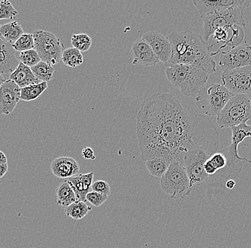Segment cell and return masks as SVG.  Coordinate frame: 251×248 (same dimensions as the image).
<instances>
[{
    "label": "cell",
    "mask_w": 251,
    "mask_h": 248,
    "mask_svg": "<svg viewBox=\"0 0 251 248\" xmlns=\"http://www.w3.org/2000/svg\"><path fill=\"white\" fill-rule=\"evenodd\" d=\"M83 158L85 160H94L96 159L95 155H94V150L91 147H85L82 150L81 152Z\"/></svg>",
    "instance_id": "obj_38"
},
{
    "label": "cell",
    "mask_w": 251,
    "mask_h": 248,
    "mask_svg": "<svg viewBox=\"0 0 251 248\" xmlns=\"http://www.w3.org/2000/svg\"><path fill=\"white\" fill-rule=\"evenodd\" d=\"M251 119V100L246 95H235L217 115L220 128H232Z\"/></svg>",
    "instance_id": "obj_5"
},
{
    "label": "cell",
    "mask_w": 251,
    "mask_h": 248,
    "mask_svg": "<svg viewBox=\"0 0 251 248\" xmlns=\"http://www.w3.org/2000/svg\"><path fill=\"white\" fill-rule=\"evenodd\" d=\"M211 156L207 150L199 147L188 152L183 158L182 165L193 187L200 186L208 181L209 176L204 170V165Z\"/></svg>",
    "instance_id": "obj_9"
},
{
    "label": "cell",
    "mask_w": 251,
    "mask_h": 248,
    "mask_svg": "<svg viewBox=\"0 0 251 248\" xmlns=\"http://www.w3.org/2000/svg\"><path fill=\"white\" fill-rule=\"evenodd\" d=\"M92 189L94 192L102 193L107 196H109L111 193L109 183L103 180H97L94 182L92 185Z\"/></svg>",
    "instance_id": "obj_36"
},
{
    "label": "cell",
    "mask_w": 251,
    "mask_h": 248,
    "mask_svg": "<svg viewBox=\"0 0 251 248\" xmlns=\"http://www.w3.org/2000/svg\"><path fill=\"white\" fill-rule=\"evenodd\" d=\"M9 78L20 88H24V87H27V86L42 83L34 76L30 67H26V65L21 63V62L19 64L15 71L10 74Z\"/></svg>",
    "instance_id": "obj_20"
},
{
    "label": "cell",
    "mask_w": 251,
    "mask_h": 248,
    "mask_svg": "<svg viewBox=\"0 0 251 248\" xmlns=\"http://www.w3.org/2000/svg\"><path fill=\"white\" fill-rule=\"evenodd\" d=\"M133 65L141 64L147 67H153L160 62L153 50L142 39H138L131 45Z\"/></svg>",
    "instance_id": "obj_16"
},
{
    "label": "cell",
    "mask_w": 251,
    "mask_h": 248,
    "mask_svg": "<svg viewBox=\"0 0 251 248\" xmlns=\"http://www.w3.org/2000/svg\"><path fill=\"white\" fill-rule=\"evenodd\" d=\"M76 197L73 189L67 180L62 182L56 190V203L59 206H70L76 202Z\"/></svg>",
    "instance_id": "obj_21"
},
{
    "label": "cell",
    "mask_w": 251,
    "mask_h": 248,
    "mask_svg": "<svg viewBox=\"0 0 251 248\" xmlns=\"http://www.w3.org/2000/svg\"><path fill=\"white\" fill-rule=\"evenodd\" d=\"M79 163L70 157H60L53 160L51 170L53 175L59 178H70L77 175Z\"/></svg>",
    "instance_id": "obj_17"
},
{
    "label": "cell",
    "mask_w": 251,
    "mask_h": 248,
    "mask_svg": "<svg viewBox=\"0 0 251 248\" xmlns=\"http://www.w3.org/2000/svg\"><path fill=\"white\" fill-rule=\"evenodd\" d=\"M171 163L164 159H151L146 161V166L148 169L149 173L152 176L156 177H162L166 172Z\"/></svg>",
    "instance_id": "obj_27"
},
{
    "label": "cell",
    "mask_w": 251,
    "mask_h": 248,
    "mask_svg": "<svg viewBox=\"0 0 251 248\" xmlns=\"http://www.w3.org/2000/svg\"><path fill=\"white\" fill-rule=\"evenodd\" d=\"M63 63L68 67L75 68L84 62V57L79 50L74 48L64 50L62 56Z\"/></svg>",
    "instance_id": "obj_28"
},
{
    "label": "cell",
    "mask_w": 251,
    "mask_h": 248,
    "mask_svg": "<svg viewBox=\"0 0 251 248\" xmlns=\"http://www.w3.org/2000/svg\"><path fill=\"white\" fill-rule=\"evenodd\" d=\"M31 71L34 76L40 82H50L54 77L55 70L51 64L41 61L34 67H31Z\"/></svg>",
    "instance_id": "obj_26"
},
{
    "label": "cell",
    "mask_w": 251,
    "mask_h": 248,
    "mask_svg": "<svg viewBox=\"0 0 251 248\" xmlns=\"http://www.w3.org/2000/svg\"><path fill=\"white\" fill-rule=\"evenodd\" d=\"M6 80L5 78L3 76L2 74L0 73V87H1L3 84L5 83Z\"/></svg>",
    "instance_id": "obj_42"
},
{
    "label": "cell",
    "mask_w": 251,
    "mask_h": 248,
    "mask_svg": "<svg viewBox=\"0 0 251 248\" xmlns=\"http://www.w3.org/2000/svg\"><path fill=\"white\" fill-rule=\"evenodd\" d=\"M136 118L144 161L158 158L182 163L186 153L199 147L211 155L219 150V132L209 117H191L172 94L158 92L145 99Z\"/></svg>",
    "instance_id": "obj_1"
},
{
    "label": "cell",
    "mask_w": 251,
    "mask_h": 248,
    "mask_svg": "<svg viewBox=\"0 0 251 248\" xmlns=\"http://www.w3.org/2000/svg\"><path fill=\"white\" fill-rule=\"evenodd\" d=\"M47 88L48 84L46 82L21 88V100L26 102L37 100Z\"/></svg>",
    "instance_id": "obj_25"
},
{
    "label": "cell",
    "mask_w": 251,
    "mask_h": 248,
    "mask_svg": "<svg viewBox=\"0 0 251 248\" xmlns=\"http://www.w3.org/2000/svg\"><path fill=\"white\" fill-rule=\"evenodd\" d=\"M6 164H8L7 156L4 152L0 150V165Z\"/></svg>",
    "instance_id": "obj_40"
},
{
    "label": "cell",
    "mask_w": 251,
    "mask_h": 248,
    "mask_svg": "<svg viewBox=\"0 0 251 248\" xmlns=\"http://www.w3.org/2000/svg\"><path fill=\"white\" fill-rule=\"evenodd\" d=\"M219 65L223 71L251 66V45L246 42L228 52H222L220 56Z\"/></svg>",
    "instance_id": "obj_11"
},
{
    "label": "cell",
    "mask_w": 251,
    "mask_h": 248,
    "mask_svg": "<svg viewBox=\"0 0 251 248\" xmlns=\"http://www.w3.org/2000/svg\"><path fill=\"white\" fill-rule=\"evenodd\" d=\"M161 189L171 199L184 198L193 188L182 163L174 160L160 181Z\"/></svg>",
    "instance_id": "obj_4"
},
{
    "label": "cell",
    "mask_w": 251,
    "mask_h": 248,
    "mask_svg": "<svg viewBox=\"0 0 251 248\" xmlns=\"http://www.w3.org/2000/svg\"><path fill=\"white\" fill-rule=\"evenodd\" d=\"M20 63L12 45L0 38V73L12 74Z\"/></svg>",
    "instance_id": "obj_18"
},
{
    "label": "cell",
    "mask_w": 251,
    "mask_h": 248,
    "mask_svg": "<svg viewBox=\"0 0 251 248\" xmlns=\"http://www.w3.org/2000/svg\"><path fill=\"white\" fill-rule=\"evenodd\" d=\"M229 28H221V29H217L214 34H213V38L216 41V43L209 46L211 49L216 44H219L220 42H226L228 40L229 37Z\"/></svg>",
    "instance_id": "obj_37"
},
{
    "label": "cell",
    "mask_w": 251,
    "mask_h": 248,
    "mask_svg": "<svg viewBox=\"0 0 251 248\" xmlns=\"http://www.w3.org/2000/svg\"><path fill=\"white\" fill-rule=\"evenodd\" d=\"M143 40L153 50L160 62L166 64L172 56V46L169 38L164 34L155 31L145 33Z\"/></svg>",
    "instance_id": "obj_13"
},
{
    "label": "cell",
    "mask_w": 251,
    "mask_h": 248,
    "mask_svg": "<svg viewBox=\"0 0 251 248\" xmlns=\"http://www.w3.org/2000/svg\"><path fill=\"white\" fill-rule=\"evenodd\" d=\"M12 48L15 51H19L20 53L28 51V50H34V39L33 34H24L20 38L17 40Z\"/></svg>",
    "instance_id": "obj_32"
},
{
    "label": "cell",
    "mask_w": 251,
    "mask_h": 248,
    "mask_svg": "<svg viewBox=\"0 0 251 248\" xmlns=\"http://www.w3.org/2000/svg\"><path fill=\"white\" fill-rule=\"evenodd\" d=\"M169 40L172 46V56L166 67L175 64H191L202 69L209 75L216 72V63L213 52L201 35L186 30L172 32Z\"/></svg>",
    "instance_id": "obj_2"
},
{
    "label": "cell",
    "mask_w": 251,
    "mask_h": 248,
    "mask_svg": "<svg viewBox=\"0 0 251 248\" xmlns=\"http://www.w3.org/2000/svg\"><path fill=\"white\" fill-rule=\"evenodd\" d=\"M92 210V207L88 205L86 202L76 201L70 206L64 208V213L72 219L81 220Z\"/></svg>",
    "instance_id": "obj_24"
},
{
    "label": "cell",
    "mask_w": 251,
    "mask_h": 248,
    "mask_svg": "<svg viewBox=\"0 0 251 248\" xmlns=\"http://www.w3.org/2000/svg\"><path fill=\"white\" fill-rule=\"evenodd\" d=\"M230 29L232 31L231 37L224 44V46H221L219 48L216 53H213V56L216 55L223 48H226L228 45H231L232 48H234L242 43L245 39V32L242 28L240 26H233L230 28Z\"/></svg>",
    "instance_id": "obj_30"
},
{
    "label": "cell",
    "mask_w": 251,
    "mask_h": 248,
    "mask_svg": "<svg viewBox=\"0 0 251 248\" xmlns=\"http://www.w3.org/2000/svg\"><path fill=\"white\" fill-rule=\"evenodd\" d=\"M21 100V88L9 79L0 87V114L9 115Z\"/></svg>",
    "instance_id": "obj_14"
},
{
    "label": "cell",
    "mask_w": 251,
    "mask_h": 248,
    "mask_svg": "<svg viewBox=\"0 0 251 248\" xmlns=\"http://www.w3.org/2000/svg\"><path fill=\"white\" fill-rule=\"evenodd\" d=\"M1 25H0V28H1Z\"/></svg>",
    "instance_id": "obj_43"
},
{
    "label": "cell",
    "mask_w": 251,
    "mask_h": 248,
    "mask_svg": "<svg viewBox=\"0 0 251 248\" xmlns=\"http://www.w3.org/2000/svg\"><path fill=\"white\" fill-rule=\"evenodd\" d=\"M233 96L224 84L214 83L204 87L196 95V105L204 115L217 116Z\"/></svg>",
    "instance_id": "obj_6"
},
{
    "label": "cell",
    "mask_w": 251,
    "mask_h": 248,
    "mask_svg": "<svg viewBox=\"0 0 251 248\" xmlns=\"http://www.w3.org/2000/svg\"><path fill=\"white\" fill-rule=\"evenodd\" d=\"M24 34L21 25L16 21L2 25L0 28V35L4 37L7 43L12 45Z\"/></svg>",
    "instance_id": "obj_23"
},
{
    "label": "cell",
    "mask_w": 251,
    "mask_h": 248,
    "mask_svg": "<svg viewBox=\"0 0 251 248\" xmlns=\"http://www.w3.org/2000/svg\"><path fill=\"white\" fill-rule=\"evenodd\" d=\"M227 164L226 157L222 151L217 152L212 155L209 159L204 165V170L205 173L210 175H214L221 169L225 168Z\"/></svg>",
    "instance_id": "obj_22"
},
{
    "label": "cell",
    "mask_w": 251,
    "mask_h": 248,
    "mask_svg": "<svg viewBox=\"0 0 251 248\" xmlns=\"http://www.w3.org/2000/svg\"><path fill=\"white\" fill-rule=\"evenodd\" d=\"M223 152L226 157L227 164L225 168L219 171L220 175L224 179L234 180L242 172L245 163H251V160H248V157L251 154L245 158H241L238 154V146L233 144H230Z\"/></svg>",
    "instance_id": "obj_12"
},
{
    "label": "cell",
    "mask_w": 251,
    "mask_h": 248,
    "mask_svg": "<svg viewBox=\"0 0 251 248\" xmlns=\"http://www.w3.org/2000/svg\"><path fill=\"white\" fill-rule=\"evenodd\" d=\"M72 45L74 48L80 52H87L92 45V40L88 34H73L72 37Z\"/></svg>",
    "instance_id": "obj_31"
},
{
    "label": "cell",
    "mask_w": 251,
    "mask_h": 248,
    "mask_svg": "<svg viewBox=\"0 0 251 248\" xmlns=\"http://www.w3.org/2000/svg\"><path fill=\"white\" fill-rule=\"evenodd\" d=\"M8 171V164L0 165V178L5 175Z\"/></svg>",
    "instance_id": "obj_39"
},
{
    "label": "cell",
    "mask_w": 251,
    "mask_h": 248,
    "mask_svg": "<svg viewBox=\"0 0 251 248\" xmlns=\"http://www.w3.org/2000/svg\"><path fill=\"white\" fill-rule=\"evenodd\" d=\"M226 186L227 189L233 190L235 186V182L233 180H228L226 184Z\"/></svg>",
    "instance_id": "obj_41"
},
{
    "label": "cell",
    "mask_w": 251,
    "mask_h": 248,
    "mask_svg": "<svg viewBox=\"0 0 251 248\" xmlns=\"http://www.w3.org/2000/svg\"><path fill=\"white\" fill-rule=\"evenodd\" d=\"M18 15L12 3L9 1H0V20H12Z\"/></svg>",
    "instance_id": "obj_34"
},
{
    "label": "cell",
    "mask_w": 251,
    "mask_h": 248,
    "mask_svg": "<svg viewBox=\"0 0 251 248\" xmlns=\"http://www.w3.org/2000/svg\"><path fill=\"white\" fill-rule=\"evenodd\" d=\"M231 143L238 146L243 143L245 139L251 138V125L246 123L241 124L237 127L231 128Z\"/></svg>",
    "instance_id": "obj_29"
},
{
    "label": "cell",
    "mask_w": 251,
    "mask_h": 248,
    "mask_svg": "<svg viewBox=\"0 0 251 248\" xmlns=\"http://www.w3.org/2000/svg\"><path fill=\"white\" fill-rule=\"evenodd\" d=\"M108 196L102 193L94 192H89L86 195V201L90 202L92 205L95 207H100L103 205L106 200H107Z\"/></svg>",
    "instance_id": "obj_35"
},
{
    "label": "cell",
    "mask_w": 251,
    "mask_h": 248,
    "mask_svg": "<svg viewBox=\"0 0 251 248\" xmlns=\"http://www.w3.org/2000/svg\"><path fill=\"white\" fill-rule=\"evenodd\" d=\"M193 3L199 11L201 17L233 7H242L246 9L251 5V1L249 0H194Z\"/></svg>",
    "instance_id": "obj_15"
},
{
    "label": "cell",
    "mask_w": 251,
    "mask_h": 248,
    "mask_svg": "<svg viewBox=\"0 0 251 248\" xmlns=\"http://www.w3.org/2000/svg\"><path fill=\"white\" fill-rule=\"evenodd\" d=\"M166 78L186 97L197 95L205 87L209 74L191 64H175L166 67Z\"/></svg>",
    "instance_id": "obj_3"
},
{
    "label": "cell",
    "mask_w": 251,
    "mask_h": 248,
    "mask_svg": "<svg viewBox=\"0 0 251 248\" xmlns=\"http://www.w3.org/2000/svg\"><path fill=\"white\" fill-rule=\"evenodd\" d=\"M19 60L26 67L31 68L39 63L42 59L37 52L34 49V50H28V51L20 53V56H19Z\"/></svg>",
    "instance_id": "obj_33"
},
{
    "label": "cell",
    "mask_w": 251,
    "mask_h": 248,
    "mask_svg": "<svg viewBox=\"0 0 251 248\" xmlns=\"http://www.w3.org/2000/svg\"><path fill=\"white\" fill-rule=\"evenodd\" d=\"M223 84L233 95L251 93V65L223 71Z\"/></svg>",
    "instance_id": "obj_10"
},
{
    "label": "cell",
    "mask_w": 251,
    "mask_h": 248,
    "mask_svg": "<svg viewBox=\"0 0 251 248\" xmlns=\"http://www.w3.org/2000/svg\"><path fill=\"white\" fill-rule=\"evenodd\" d=\"M93 172L86 174H78L76 176L67 179L76 194V200L86 202V195L89 193V188L93 184Z\"/></svg>",
    "instance_id": "obj_19"
},
{
    "label": "cell",
    "mask_w": 251,
    "mask_h": 248,
    "mask_svg": "<svg viewBox=\"0 0 251 248\" xmlns=\"http://www.w3.org/2000/svg\"><path fill=\"white\" fill-rule=\"evenodd\" d=\"M246 8L242 7L208 14L201 17L203 22L202 37L206 42L213 36L217 29L221 28H230L233 26L246 27V22L243 17V11Z\"/></svg>",
    "instance_id": "obj_7"
},
{
    "label": "cell",
    "mask_w": 251,
    "mask_h": 248,
    "mask_svg": "<svg viewBox=\"0 0 251 248\" xmlns=\"http://www.w3.org/2000/svg\"><path fill=\"white\" fill-rule=\"evenodd\" d=\"M34 50L41 59L51 65L59 63L62 59L64 46L60 39L53 33L45 30L34 32Z\"/></svg>",
    "instance_id": "obj_8"
}]
</instances>
